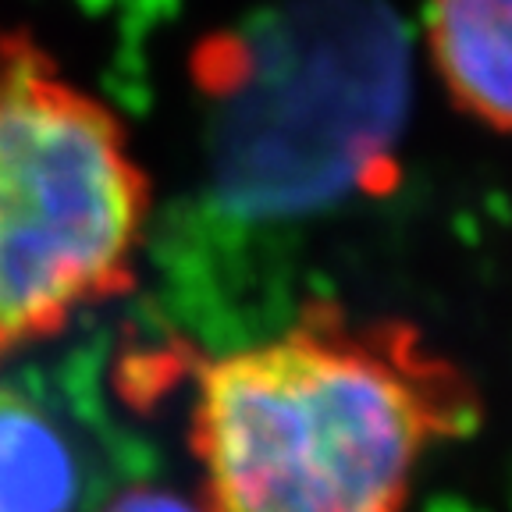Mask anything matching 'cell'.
Segmentation results:
<instances>
[{
    "label": "cell",
    "mask_w": 512,
    "mask_h": 512,
    "mask_svg": "<svg viewBox=\"0 0 512 512\" xmlns=\"http://www.w3.org/2000/svg\"><path fill=\"white\" fill-rule=\"evenodd\" d=\"M431 409L367 345L285 331L200 370L189 441L203 512H399Z\"/></svg>",
    "instance_id": "6da1fadb"
},
{
    "label": "cell",
    "mask_w": 512,
    "mask_h": 512,
    "mask_svg": "<svg viewBox=\"0 0 512 512\" xmlns=\"http://www.w3.org/2000/svg\"><path fill=\"white\" fill-rule=\"evenodd\" d=\"M82 463L54 413L0 381V512H79Z\"/></svg>",
    "instance_id": "277c9868"
},
{
    "label": "cell",
    "mask_w": 512,
    "mask_h": 512,
    "mask_svg": "<svg viewBox=\"0 0 512 512\" xmlns=\"http://www.w3.org/2000/svg\"><path fill=\"white\" fill-rule=\"evenodd\" d=\"M427 47L459 107L512 128V0H431Z\"/></svg>",
    "instance_id": "3957f363"
},
{
    "label": "cell",
    "mask_w": 512,
    "mask_h": 512,
    "mask_svg": "<svg viewBox=\"0 0 512 512\" xmlns=\"http://www.w3.org/2000/svg\"><path fill=\"white\" fill-rule=\"evenodd\" d=\"M104 512H203V509L178 495H168V491L136 488V491H128V495H121L118 502Z\"/></svg>",
    "instance_id": "5b68a950"
},
{
    "label": "cell",
    "mask_w": 512,
    "mask_h": 512,
    "mask_svg": "<svg viewBox=\"0 0 512 512\" xmlns=\"http://www.w3.org/2000/svg\"><path fill=\"white\" fill-rule=\"evenodd\" d=\"M153 189L118 107L0 32V363L136 288Z\"/></svg>",
    "instance_id": "7a4b0ae2"
}]
</instances>
